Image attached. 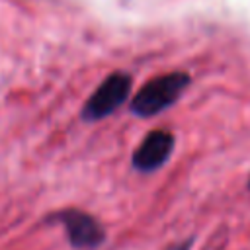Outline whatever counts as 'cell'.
Masks as SVG:
<instances>
[{
    "label": "cell",
    "instance_id": "obj_1",
    "mask_svg": "<svg viewBox=\"0 0 250 250\" xmlns=\"http://www.w3.org/2000/svg\"><path fill=\"white\" fill-rule=\"evenodd\" d=\"M191 78L188 72L174 70L160 76H154L146 84L139 88V92L131 100V113L137 117H152L172 107L184 90L189 86Z\"/></svg>",
    "mask_w": 250,
    "mask_h": 250
},
{
    "label": "cell",
    "instance_id": "obj_2",
    "mask_svg": "<svg viewBox=\"0 0 250 250\" xmlns=\"http://www.w3.org/2000/svg\"><path fill=\"white\" fill-rule=\"evenodd\" d=\"M131 86H133V78L129 72L117 70L105 76L86 100L82 107V119L86 123H94L115 113L127 102L131 94Z\"/></svg>",
    "mask_w": 250,
    "mask_h": 250
},
{
    "label": "cell",
    "instance_id": "obj_3",
    "mask_svg": "<svg viewBox=\"0 0 250 250\" xmlns=\"http://www.w3.org/2000/svg\"><path fill=\"white\" fill-rule=\"evenodd\" d=\"M47 221L59 223L64 229L66 240L76 250H94L102 246L105 240V229L102 227V223L82 209L64 207L51 213Z\"/></svg>",
    "mask_w": 250,
    "mask_h": 250
},
{
    "label": "cell",
    "instance_id": "obj_4",
    "mask_svg": "<svg viewBox=\"0 0 250 250\" xmlns=\"http://www.w3.org/2000/svg\"><path fill=\"white\" fill-rule=\"evenodd\" d=\"M174 146H176V139L170 131L154 129V131L146 133L143 137V141L139 143V146L135 148V152L131 156V164L135 170H139L143 174L156 172L170 160Z\"/></svg>",
    "mask_w": 250,
    "mask_h": 250
},
{
    "label": "cell",
    "instance_id": "obj_5",
    "mask_svg": "<svg viewBox=\"0 0 250 250\" xmlns=\"http://www.w3.org/2000/svg\"><path fill=\"white\" fill-rule=\"evenodd\" d=\"M191 244H193V236H189L186 240H180V242H174V244L166 246L164 250H191Z\"/></svg>",
    "mask_w": 250,
    "mask_h": 250
},
{
    "label": "cell",
    "instance_id": "obj_6",
    "mask_svg": "<svg viewBox=\"0 0 250 250\" xmlns=\"http://www.w3.org/2000/svg\"><path fill=\"white\" fill-rule=\"evenodd\" d=\"M248 191H250V178H248Z\"/></svg>",
    "mask_w": 250,
    "mask_h": 250
}]
</instances>
